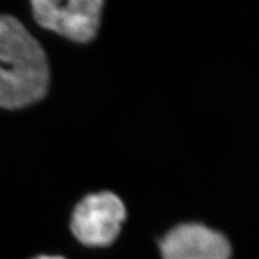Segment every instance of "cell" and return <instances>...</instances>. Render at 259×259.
<instances>
[{
  "instance_id": "3",
  "label": "cell",
  "mask_w": 259,
  "mask_h": 259,
  "mask_svg": "<svg viewBox=\"0 0 259 259\" xmlns=\"http://www.w3.org/2000/svg\"><path fill=\"white\" fill-rule=\"evenodd\" d=\"M126 218L121 199L114 193L87 196L73 210L71 229L77 240L87 246H107L119 235Z\"/></svg>"
},
{
  "instance_id": "1",
  "label": "cell",
  "mask_w": 259,
  "mask_h": 259,
  "mask_svg": "<svg viewBox=\"0 0 259 259\" xmlns=\"http://www.w3.org/2000/svg\"><path fill=\"white\" fill-rule=\"evenodd\" d=\"M48 84L50 67L41 45L18 19L0 15V108L36 103Z\"/></svg>"
},
{
  "instance_id": "4",
  "label": "cell",
  "mask_w": 259,
  "mask_h": 259,
  "mask_svg": "<svg viewBox=\"0 0 259 259\" xmlns=\"http://www.w3.org/2000/svg\"><path fill=\"white\" fill-rule=\"evenodd\" d=\"M163 259H229L231 245L225 235L198 223L176 227L160 242Z\"/></svg>"
},
{
  "instance_id": "5",
  "label": "cell",
  "mask_w": 259,
  "mask_h": 259,
  "mask_svg": "<svg viewBox=\"0 0 259 259\" xmlns=\"http://www.w3.org/2000/svg\"><path fill=\"white\" fill-rule=\"evenodd\" d=\"M34 259H65L63 257H51V255H40V257H36Z\"/></svg>"
},
{
  "instance_id": "2",
  "label": "cell",
  "mask_w": 259,
  "mask_h": 259,
  "mask_svg": "<svg viewBox=\"0 0 259 259\" xmlns=\"http://www.w3.org/2000/svg\"><path fill=\"white\" fill-rule=\"evenodd\" d=\"M101 0H34L32 15L41 27L69 40L85 44L96 36L101 22Z\"/></svg>"
}]
</instances>
